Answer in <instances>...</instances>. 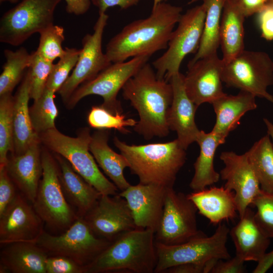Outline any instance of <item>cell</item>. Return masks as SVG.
Listing matches in <instances>:
<instances>
[{
	"mask_svg": "<svg viewBox=\"0 0 273 273\" xmlns=\"http://www.w3.org/2000/svg\"><path fill=\"white\" fill-rule=\"evenodd\" d=\"M182 11L165 2L153 7L149 16L128 24L111 38L106 48L107 58L111 63L121 62L166 49Z\"/></svg>",
	"mask_w": 273,
	"mask_h": 273,
	"instance_id": "1",
	"label": "cell"
},
{
	"mask_svg": "<svg viewBox=\"0 0 273 273\" xmlns=\"http://www.w3.org/2000/svg\"><path fill=\"white\" fill-rule=\"evenodd\" d=\"M122 96L138 112L134 131L146 140L166 137L170 129L167 114L173 98L171 84L157 77L147 62L130 78L122 88Z\"/></svg>",
	"mask_w": 273,
	"mask_h": 273,
	"instance_id": "2",
	"label": "cell"
},
{
	"mask_svg": "<svg viewBox=\"0 0 273 273\" xmlns=\"http://www.w3.org/2000/svg\"><path fill=\"white\" fill-rule=\"evenodd\" d=\"M115 146L127 160L131 173L139 183L173 188L176 176L186 161V150L176 139L159 143L129 145L117 136Z\"/></svg>",
	"mask_w": 273,
	"mask_h": 273,
	"instance_id": "3",
	"label": "cell"
},
{
	"mask_svg": "<svg viewBox=\"0 0 273 273\" xmlns=\"http://www.w3.org/2000/svg\"><path fill=\"white\" fill-rule=\"evenodd\" d=\"M157 262L154 232L137 228L112 242L86 273H154Z\"/></svg>",
	"mask_w": 273,
	"mask_h": 273,
	"instance_id": "4",
	"label": "cell"
},
{
	"mask_svg": "<svg viewBox=\"0 0 273 273\" xmlns=\"http://www.w3.org/2000/svg\"><path fill=\"white\" fill-rule=\"evenodd\" d=\"M41 144L47 149L65 158L73 169L102 195H115L119 191L99 169L89 147L92 139L90 129L81 128L76 137L66 135L56 127L38 134Z\"/></svg>",
	"mask_w": 273,
	"mask_h": 273,
	"instance_id": "5",
	"label": "cell"
},
{
	"mask_svg": "<svg viewBox=\"0 0 273 273\" xmlns=\"http://www.w3.org/2000/svg\"><path fill=\"white\" fill-rule=\"evenodd\" d=\"M42 173L34 210L50 229L66 231L79 217L67 201L61 186L57 162L48 150H41Z\"/></svg>",
	"mask_w": 273,
	"mask_h": 273,
	"instance_id": "6",
	"label": "cell"
},
{
	"mask_svg": "<svg viewBox=\"0 0 273 273\" xmlns=\"http://www.w3.org/2000/svg\"><path fill=\"white\" fill-rule=\"evenodd\" d=\"M206 10L202 3L182 14L173 31L167 50L152 63L157 77L169 81L179 72L185 57L197 52L201 40Z\"/></svg>",
	"mask_w": 273,
	"mask_h": 273,
	"instance_id": "7",
	"label": "cell"
},
{
	"mask_svg": "<svg viewBox=\"0 0 273 273\" xmlns=\"http://www.w3.org/2000/svg\"><path fill=\"white\" fill-rule=\"evenodd\" d=\"M36 243L48 256H65L86 268L112 242L96 235L84 218L78 217L60 235L44 231Z\"/></svg>",
	"mask_w": 273,
	"mask_h": 273,
	"instance_id": "8",
	"label": "cell"
},
{
	"mask_svg": "<svg viewBox=\"0 0 273 273\" xmlns=\"http://www.w3.org/2000/svg\"><path fill=\"white\" fill-rule=\"evenodd\" d=\"M222 80L228 87L273 103V96L267 90L273 84V61L264 52L244 50L223 62Z\"/></svg>",
	"mask_w": 273,
	"mask_h": 273,
	"instance_id": "9",
	"label": "cell"
},
{
	"mask_svg": "<svg viewBox=\"0 0 273 273\" xmlns=\"http://www.w3.org/2000/svg\"><path fill=\"white\" fill-rule=\"evenodd\" d=\"M61 1H20L1 18L0 41L18 46L53 25L55 11Z\"/></svg>",
	"mask_w": 273,
	"mask_h": 273,
	"instance_id": "10",
	"label": "cell"
},
{
	"mask_svg": "<svg viewBox=\"0 0 273 273\" xmlns=\"http://www.w3.org/2000/svg\"><path fill=\"white\" fill-rule=\"evenodd\" d=\"M230 230L219 223L214 233L175 245L155 242L157 262L155 273H163L167 269L188 263H204L210 259L226 260L231 258L226 247Z\"/></svg>",
	"mask_w": 273,
	"mask_h": 273,
	"instance_id": "11",
	"label": "cell"
},
{
	"mask_svg": "<svg viewBox=\"0 0 273 273\" xmlns=\"http://www.w3.org/2000/svg\"><path fill=\"white\" fill-rule=\"evenodd\" d=\"M150 57H136L127 61L112 63L94 78L79 85L65 103L66 108L72 109L82 98L95 95L102 97L101 106L109 111L114 114L122 113L121 102L117 98L118 93Z\"/></svg>",
	"mask_w": 273,
	"mask_h": 273,
	"instance_id": "12",
	"label": "cell"
},
{
	"mask_svg": "<svg viewBox=\"0 0 273 273\" xmlns=\"http://www.w3.org/2000/svg\"><path fill=\"white\" fill-rule=\"evenodd\" d=\"M197 211L187 195L175 192L173 188H168L162 215L155 233V242L175 245L206 236L198 229Z\"/></svg>",
	"mask_w": 273,
	"mask_h": 273,
	"instance_id": "13",
	"label": "cell"
},
{
	"mask_svg": "<svg viewBox=\"0 0 273 273\" xmlns=\"http://www.w3.org/2000/svg\"><path fill=\"white\" fill-rule=\"evenodd\" d=\"M108 18L105 13L99 14L94 26V32L86 34L82 38V47L76 64L58 92L65 104L79 85L94 78L112 63L102 48V38Z\"/></svg>",
	"mask_w": 273,
	"mask_h": 273,
	"instance_id": "14",
	"label": "cell"
},
{
	"mask_svg": "<svg viewBox=\"0 0 273 273\" xmlns=\"http://www.w3.org/2000/svg\"><path fill=\"white\" fill-rule=\"evenodd\" d=\"M83 218L96 235L111 242L137 229L127 201L119 193L101 194Z\"/></svg>",
	"mask_w": 273,
	"mask_h": 273,
	"instance_id": "15",
	"label": "cell"
},
{
	"mask_svg": "<svg viewBox=\"0 0 273 273\" xmlns=\"http://www.w3.org/2000/svg\"><path fill=\"white\" fill-rule=\"evenodd\" d=\"M219 158L224 164L220 177L225 181L224 187L234 192L240 217L261 191L258 179L246 152L239 155L224 151Z\"/></svg>",
	"mask_w": 273,
	"mask_h": 273,
	"instance_id": "16",
	"label": "cell"
},
{
	"mask_svg": "<svg viewBox=\"0 0 273 273\" xmlns=\"http://www.w3.org/2000/svg\"><path fill=\"white\" fill-rule=\"evenodd\" d=\"M43 221L32 204L21 193L0 215V244L36 243L44 231Z\"/></svg>",
	"mask_w": 273,
	"mask_h": 273,
	"instance_id": "17",
	"label": "cell"
},
{
	"mask_svg": "<svg viewBox=\"0 0 273 273\" xmlns=\"http://www.w3.org/2000/svg\"><path fill=\"white\" fill-rule=\"evenodd\" d=\"M223 62L217 52L188 63L184 85L191 100L197 106L215 100L225 94L223 90Z\"/></svg>",
	"mask_w": 273,
	"mask_h": 273,
	"instance_id": "18",
	"label": "cell"
},
{
	"mask_svg": "<svg viewBox=\"0 0 273 273\" xmlns=\"http://www.w3.org/2000/svg\"><path fill=\"white\" fill-rule=\"evenodd\" d=\"M168 188L139 183L119 193L127 201L137 228L149 229L155 233L162 215Z\"/></svg>",
	"mask_w": 273,
	"mask_h": 273,
	"instance_id": "19",
	"label": "cell"
},
{
	"mask_svg": "<svg viewBox=\"0 0 273 273\" xmlns=\"http://www.w3.org/2000/svg\"><path fill=\"white\" fill-rule=\"evenodd\" d=\"M184 75L180 72L169 80L173 90L172 103L167 114V124L170 130L176 132L177 139L187 150L196 142L200 133L195 122L197 106L188 96L184 85Z\"/></svg>",
	"mask_w": 273,
	"mask_h": 273,
	"instance_id": "20",
	"label": "cell"
},
{
	"mask_svg": "<svg viewBox=\"0 0 273 273\" xmlns=\"http://www.w3.org/2000/svg\"><path fill=\"white\" fill-rule=\"evenodd\" d=\"M40 140L32 144L23 154H11L6 168L17 189L31 203L37 192L42 173Z\"/></svg>",
	"mask_w": 273,
	"mask_h": 273,
	"instance_id": "21",
	"label": "cell"
},
{
	"mask_svg": "<svg viewBox=\"0 0 273 273\" xmlns=\"http://www.w3.org/2000/svg\"><path fill=\"white\" fill-rule=\"evenodd\" d=\"M255 212L248 207L229 234L236 248V255L244 261L258 262L264 257L270 239L257 222Z\"/></svg>",
	"mask_w": 273,
	"mask_h": 273,
	"instance_id": "22",
	"label": "cell"
},
{
	"mask_svg": "<svg viewBox=\"0 0 273 273\" xmlns=\"http://www.w3.org/2000/svg\"><path fill=\"white\" fill-rule=\"evenodd\" d=\"M61 186L65 198L79 217H83L101 194L87 183L62 156L55 154Z\"/></svg>",
	"mask_w": 273,
	"mask_h": 273,
	"instance_id": "23",
	"label": "cell"
},
{
	"mask_svg": "<svg viewBox=\"0 0 273 273\" xmlns=\"http://www.w3.org/2000/svg\"><path fill=\"white\" fill-rule=\"evenodd\" d=\"M5 246L0 253L1 273H46L48 255L36 243L18 242Z\"/></svg>",
	"mask_w": 273,
	"mask_h": 273,
	"instance_id": "24",
	"label": "cell"
},
{
	"mask_svg": "<svg viewBox=\"0 0 273 273\" xmlns=\"http://www.w3.org/2000/svg\"><path fill=\"white\" fill-rule=\"evenodd\" d=\"M199 213L211 223L218 224L224 220L233 219L237 216L235 193L225 188L211 187L187 194Z\"/></svg>",
	"mask_w": 273,
	"mask_h": 273,
	"instance_id": "25",
	"label": "cell"
},
{
	"mask_svg": "<svg viewBox=\"0 0 273 273\" xmlns=\"http://www.w3.org/2000/svg\"><path fill=\"white\" fill-rule=\"evenodd\" d=\"M255 98L249 93L240 90L236 95L225 94L215 100L211 104L216 121L211 131L225 139L237 127L246 113L257 108Z\"/></svg>",
	"mask_w": 273,
	"mask_h": 273,
	"instance_id": "26",
	"label": "cell"
},
{
	"mask_svg": "<svg viewBox=\"0 0 273 273\" xmlns=\"http://www.w3.org/2000/svg\"><path fill=\"white\" fill-rule=\"evenodd\" d=\"M30 99V79L27 71L14 96V149L12 154H23L32 144L39 140L31 121L28 107Z\"/></svg>",
	"mask_w": 273,
	"mask_h": 273,
	"instance_id": "27",
	"label": "cell"
},
{
	"mask_svg": "<svg viewBox=\"0 0 273 273\" xmlns=\"http://www.w3.org/2000/svg\"><path fill=\"white\" fill-rule=\"evenodd\" d=\"M109 134V129L94 132L92 134L89 149L98 165L121 192L130 186L124 175V169L129 165L122 154L116 153L110 147Z\"/></svg>",
	"mask_w": 273,
	"mask_h": 273,
	"instance_id": "28",
	"label": "cell"
},
{
	"mask_svg": "<svg viewBox=\"0 0 273 273\" xmlns=\"http://www.w3.org/2000/svg\"><path fill=\"white\" fill-rule=\"evenodd\" d=\"M245 18L237 0L226 1L219 28V43L224 63L230 61L244 50Z\"/></svg>",
	"mask_w": 273,
	"mask_h": 273,
	"instance_id": "29",
	"label": "cell"
},
{
	"mask_svg": "<svg viewBox=\"0 0 273 273\" xmlns=\"http://www.w3.org/2000/svg\"><path fill=\"white\" fill-rule=\"evenodd\" d=\"M225 139L210 131L201 130L196 142L200 153L194 164V174L190 183L193 191H200L219 181L220 174L214 167V159L217 147L224 143Z\"/></svg>",
	"mask_w": 273,
	"mask_h": 273,
	"instance_id": "30",
	"label": "cell"
},
{
	"mask_svg": "<svg viewBox=\"0 0 273 273\" xmlns=\"http://www.w3.org/2000/svg\"><path fill=\"white\" fill-rule=\"evenodd\" d=\"M227 0H203L206 10L203 34L199 48L189 63L217 52L219 43V28Z\"/></svg>",
	"mask_w": 273,
	"mask_h": 273,
	"instance_id": "31",
	"label": "cell"
},
{
	"mask_svg": "<svg viewBox=\"0 0 273 273\" xmlns=\"http://www.w3.org/2000/svg\"><path fill=\"white\" fill-rule=\"evenodd\" d=\"M263 191L273 194V144L267 134L246 152Z\"/></svg>",
	"mask_w": 273,
	"mask_h": 273,
	"instance_id": "32",
	"label": "cell"
},
{
	"mask_svg": "<svg viewBox=\"0 0 273 273\" xmlns=\"http://www.w3.org/2000/svg\"><path fill=\"white\" fill-rule=\"evenodd\" d=\"M6 61L0 75V96L12 93L30 65L31 54L21 47L15 51H4Z\"/></svg>",
	"mask_w": 273,
	"mask_h": 273,
	"instance_id": "33",
	"label": "cell"
},
{
	"mask_svg": "<svg viewBox=\"0 0 273 273\" xmlns=\"http://www.w3.org/2000/svg\"><path fill=\"white\" fill-rule=\"evenodd\" d=\"M55 94L46 87L41 96L34 100L29 108L32 125L38 135L56 127L55 120L59 111L54 102Z\"/></svg>",
	"mask_w": 273,
	"mask_h": 273,
	"instance_id": "34",
	"label": "cell"
},
{
	"mask_svg": "<svg viewBox=\"0 0 273 273\" xmlns=\"http://www.w3.org/2000/svg\"><path fill=\"white\" fill-rule=\"evenodd\" d=\"M13 104L12 93L0 96V167L6 165L9 152H13Z\"/></svg>",
	"mask_w": 273,
	"mask_h": 273,
	"instance_id": "35",
	"label": "cell"
},
{
	"mask_svg": "<svg viewBox=\"0 0 273 273\" xmlns=\"http://www.w3.org/2000/svg\"><path fill=\"white\" fill-rule=\"evenodd\" d=\"M138 121L126 118L122 113L114 114L103 106H95L91 108L87 116L89 125L98 130L114 129L122 133H128L127 127H134Z\"/></svg>",
	"mask_w": 273,
	"mask_h": 273,
	"instance_id": "36",
	"label": "cell"
},
{
	"mask_svg": "<svg viewBox=\"0 0 273 273\" xmlns=\"http://www.w3.org/2000/svg\"><path fill=\"white\" fill-rule=\"evenodd\" d=\"M40 38L36 52L43 58L54 62L57 58L63 56L65 50L62 47L65 39L64 29L57 25L46 28L39 33Z\"/></svg>",
	"mask_w": 273,
	"mask_h": 273,
	"instance_id": "37",
	"label": "cell"
},
{
	"mask_svg": "<svg viewBox=\"0 0 273 273\" xmlns=\"http://www.w3.org/2000/svg\"><path fill=\"white\" fill-rule=\"evenodd\" d=\"M64 55L59 58L56 64H54L48 79L46 88L55 93L58 92L69 77L71 70L75 67L78 61L80 49L65 48Z\"/></svg>",
	"mask_w": 273,
	"mask_h": 273,
	"instance_id": "38",
	"label": "cell"
},
{
	"mask_svg": "<svg viewBox=\"0 0 273 273\" xmlns=\"http://www.w3.org/2000/svg\"><path fill=\"white\" fill-rule=\"evenodd\" d=\"M31 54L27 68L30 79V96L33 100L38 99L44 92L54 63L41 57L36 52Z\"/></svg>",
	"mask_w": 273,
	"mask_h": 273,
	"instance_id": "39",
	"label": "cell"
},
{
	"mask_svg": "<svg viewBox=\"0 0 273 273\" xmlns=\"http://www.w3.org/2000/svg\"><path fill=\"white\" fill-rule=\"evenodd\" d=\"M251 206L256 208L254 216L259 225L269 238H273V194L261 190Z\"/></svg>",
	"mask_w": 273,
	"mask_h": 273,
	"instance_id": "40",
	"label": "cell"
},
{
	"mask_svg": "<svg viewBox=\"0 0 273 273\" xmlns=\"http://www.w3.org/2000/svg\"><path fill=\"white\" fill-rule=\"evenodd\" d=\"M46 273H85V267L63 256H48L46 262Z\"/></svg>",
	"mask_w": 273,
	"mask_h": 273,
	"instance_id": "41",
	"label": "cell"
},
{
	"mask_svg": "<svg viewBox=\"0 0 273 273\" xmlns=\"http://www.w3.org/2000/svg\"><path fill=\"white\" fill-rule=\"evenodd\" d=\"M5 166L0 167V215L11 203L18 192Z\"/></svg>",
	"mask_w": 273,
	"mask_h": 273,
	"instance_id": "42",
	"label": "cell"
},
{
	"mask_svg": "<svg viewBox=\"0 0 273 273\" xmlns=\"http://www.w3.org/2000/svg\"><path fill=\"white\" fill-rule=\"evenodd\" d=\"M256 14L261 37L273 40V4L267 2Z\"/></svg>",
	"mask_w": 273,
	"mask_h": 273,
	"instance_id": "43",
	"label": "cell"
},
{
	"mask_svg": "<svg viewBox=\"0 0 273 273\" xmlns=\"http://www.w3.org/2000/svg\"><path fill=\"white\" fill-rule=\"evenodd\" d=\"M244 262L236 255L224 261L220 259L211 273H243L245 270Z\"/></svg>",
	"mask_w": 273,
	"mask_h": 273,
	"instance_id": "44",
	"label": "cell"
},
{
	"mask_svg": "<svg viewBox=\"0 0 273 273\" xmlns=\"http://www.w3.org/2000/svg\"><path fill=\"white\" fill-rule=\"evenodd\" d=\"M141 1L143 0H91L98 8L99 14L105 13L108 8L114 6L126 9L137 5Z\"/></svg>",
	"mask_w": 273,
	"mask_h": 273,
	"instance_id": "45",
	"label": "cell"
},
{
	"mask_svg": "<svg viewBox=\"0 0 273 273\" xmlns=\"http://www.w3.org/2000/svg\"><path fill=\"white\" fill-rule=\"evenodd\" d=\"M206 262L179 264L167 269L163 273H205Z\"/></svg>",
	"mask_w": 273,
	"mask_h": 273,
	"instance_id": "46",
	"label": "cell"
},
{
	"mask_svg": "<svg viewBox=\"0 0 273 273\" xmlns=\"http://www.w3.org/2000/svg\"><path fill=\"white\" fill-rule=\"evenodd\" d=\"M246 17L257 14L268 0H237Z\"/></svg>",
	"mask_w": 273,
	"mask_h": 273,
	"instance_id": "47",
	"label": "cell"
},
{
	"mask_svg": "<svg viewBox=\"0 0 273 273\" xmlns=\"http://www.w3.org/2000/svg\"><path fill=\"white\" fill-rule=\"evenodd\" d=\"M66 3V10L70 14L81 15L85 14L89 9L91 0H65Z\"/></svg>",
	"mask_w": 273,
	"mask_h": 273,
	"instance_id": "48",
	"label": "cell"
},
{
	"mask_svg": "<svg viewBox=\"0 0 273 273\" xmlns=\"http://www.w3.org/2000/svg\"><path fill=\"white\" fill-rule=\"evenodd\" d=\"M273 265V250L265 254L263 258L258 262L253 273H264Z\"/></svg>",
	"mask_w": 273,
	"mask_h": 273,
	"instance_id": "49",
	"label": "cell"
},
{
	"mask_svg": "<svg viewBox=\"0 0 273 273\" xmlns=\"http://www.w3.org/2000/svg\"><path fill=\"white\" fill-rule=\"evenodd\" d=\"M263 120L266 127L267 134L273 144V123L267 118H263Z\"/></svg>",
	"mask_w": 273,
	"mask_h": 273,
	"instance_id": "50",
	"label": "cell"
},
{
	"mask_svg": "<svg viewBox=\"0 0 273 273\" xmlns=\"http://www.w3.org/2000/svg\"><path fill=\"white\" fill-rule=\"evenodd\" d=\"M21 0H0L1 3H3L5 2H8L11 3H16L18 2L21 1Z\"/></svg>",
	"mask_w": 273,
	"mask_h": 273,
	"instance_id": "51",
	"label": "cell"
},
{
	"mask_svg": "<svg viewBox=\"0 0 273 273\" xmlns=\"http://www.w3.org/2000/svg\"><path fill=\"white\" fill-rule=\"evenodd\" d=\"M166 1H167V0H153V7L156 6L157 4H158L159 3H162V2H165Z\"/></svg>",
	"mask_w": 273,
	"mask_h": 273,
	"instance_id": "52",
	"label": "cell"
},
{
	"mask_svg": "<svg viewBox=\"0 0 273 273\" xmlns=\"http://www.w3.org/2000/svg\"><path fill=\"white\" fill-rule=\"evenodd\" d=\"M199 0H191L189 3V4H193V3H194L197 1H198Z\"/></svg>",
	"mask_w": 273,
	"mask_h": 273,
	"instance_id": "53",
	"label": "cell"
},
{
	"mask_svg": "<svg viewBox=\"0 0 273 273\" xmlns=\"http://www.w3.org/2000/svg\"><path fill=\"white\" fill-rule=\"evenodd\" d=\"M268 2H269L270 3L273 4V0H269Z\"/></svg>",
	"mask_w": 273,
	"mask_h": 273,
	"instance_id": "54",
	"label": "cell"
},
{
	"mask_svg": "<svg viewBox=\"0 0 273 273\" xmlns=\"http://www.w3.org/2000/svg\"><path fill=\"white\" fill-rule=\"evenodd\" d=\"M268 1H269V0H268Z\"/></svg>",
	"mask_w": 273,
	"mask_h": 273,
	"instance_id": "55",
	"label": "cell"
}]
</instances>
